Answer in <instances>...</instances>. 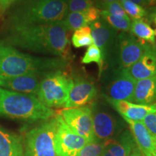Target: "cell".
Here are the masks:
<instances>
[{
  "instance_id": "6da1fadb",
  "label": "cell",
  "mask_w": 156,
  "mask_h": 156,
  "mask_svg": "<svg viewBox=\"0 0 156 156\" xmlns=\"http://www.w3.org/2000/svg\"><path fill=\"white\" fill-rule=\"evenodd\" d=\"M67 32L62 21L47 24L12 25L5 45L67 58L69 52Z\"/></svg>"
},
{
  "instance_id": "4dcf8cb0",
  "label": "cell",
  "mask_w": 156,
  "mask_h": 156,
  "mask_svg": "<svg viewBox=\"0 0 156 156\" xmlns=\"http://www.w3.org/2000/svg\"><path fill=\"white\" fill-rule=\"evenodd\" d=\"M126 1L135 3L136 5L142 6V7H147V6H150V5H153V4H152V2H151V0H126Z\"/></svg>"
},
{
  "instance_id": "7a4b0ae2",
  "label": "cell",
  "mask_w": 156,
  "mask_h": 156,
  "mask_svg": "<svg viewBox=\"0 0 156 156\" xmlns=\"http://www.w3.org/2000/svg\"><path fill=\"white\" fill-rule=\"evenodd\" d=\"M67 64V58L36 57L19 51L12 46L0 44V76L44 77L51 72L65 69Z\"/></svg>"
},
{
  "instance_id": "2e32d148",
  "label": "cell",
  "mask_w": 156,
  "mask_h": 156,
  "mask_svg": "<svg viewBox=\"0 0 156 156\" xmlns=\"http://www.w3.org/2000/svg\"><path fill=\"white\" fill-rule=\"evenodd\" d=\"M104 98L107 102L125 119L142 122L147 114L156 113V103L151 105H140L125 101H113Z\"/></svg>"
},
{
  "instance_id": "603a6c76",
  "label": "cell",
  "mask_w": 156,
  "mask_h": 156,
  "mask_svg": "<svg viewBox=\"0 0 156 156\" xmlns=\"http://www.w3.org/2000/svg\"><path fill=\"white\" fill-rule=\"evenodd\" d=\"M101 11V17L111 27L120 32H129L131 28V20L127 17L113 16L106 11Z\"/></svg>"
},
{
  "instance_id": "ffe728a7",
  "label": "cell",
  "mask_w": 156,
  "mask_h": 156,
  "mask_svg": "<svg viewBox=\"0 0 156 156\" xmlns=\"http://www.w3.org/2000/svg\"><path fill=\"white\" fill-rule=\"evenodd\" d=\"M100 17L101 11L93 6L84 12H69L62 20V23L67 31H75L83 27L88 26L90 24L100 19Z\"/></svg>"
},
{
  "instance_id": "8fae6325",
  "label": "cell",
  "mask_w": 156,
  "mask_h": 156,
  "mask_svg": "<svg viewBox=\"0 0 156 156\" xmlns=\"http://www.w3.org/2000/svg\"><path fill=\"white\" fill-rule=\"evenodd\" d=\"M55 117L57 123L54 138L56 156H77L80 151L88 142L70 129L59 114H56Z\"/></svg>"
},
{
  "instance_id": "cb8c5ba5",
  "label": "cell",
  "mask_w": 156,
  "mask_h": 156,
  "mask_svg": "<svg viewBox=\"0 0 156 156\" xmlns=\"http://www.w3.org/2000/svg\"><path fill=\"white\" fill-rule=\"evenodd\" d=\"M72 43L75 48H81L93 44L91 29L89 25L76 30L72 36Z\"/></svg>"
},
{
  "instance_id": "4fadbf2b",
  "label": "cell",
  "mask_w": 156,
  "mask_h": 156,
  "mask_svg": "<svg viewBox=\"0 0 156 156\" xmlns=\"http://www.w3.org/2000/svg\"><path fill=\"white\" fill-rule=\"evenodd\" d=\"M73 84L70 89L69 98L64 108H78L94 101L98 95L96 85L92 80L83 76L73 77Z\"/></svg>"
},
{
  "instance_id": "1f68e13d",
  "label": "cell",
  "mask_w": 156,
  "mask_h": 156,
  "mask_svg": "<svg viewBox=\"0 0 156 156\" xmlns=\"http://www.w3.org/2000/svg\"><path fill=\"white\" fill-rule=\"evenodd\" d=\"M15 0H0V10L5 11Z\"/></svg>"
},
{
  "instance_id": "9c48e42d",
  "label": "cell",
  "mask_w": 156,
  "mask_h": 156,
  "mask_svg": "<svg viewBox=\"0 0 156 156\" xmlns=\"http://www.w3.org/2000/svg\"><path fill=\"white\" fill-rule=\"evenodd\" d=\"M95 141L106 142L124 130V124L112 112L98 103L90 106Z\"/></svg>"
},
{
  "instance_id": "5bb4252c",
  "label": "cell",
  "mask_w": 156,
  "mask_h": 156,
  "mask_svg": "<svg viewBox=\"0 0 156 156\" xmlns=\"http://www.w3.org/2000/svg\"><path fill=\"white\" fill-rule=\"evenodd\" d=\"M40 77L37 75L0 76V87L13 92L36 96L41 83Z\"/></svg>"
},
{
  "instance_id": "30bf717a",
  "label": "cell",
  "mask_w": 156,
  "mask_h": 156,
  "mask_svg": "<svg viewBox=\"0 0 156 156\" xmlns=\"http://www.w3.org/2000/svg\"><path fill=\"white\" fill-rule=\"evenodd\" d=\"M89 26L91 29L93 44H95L101 52L103 72L112 66L119 31L111 27L102 19L95 21L90 24Z\"/></svg>"
},
{
  "instance_id": "d590c367",
  "label": "cell",
  "mask_w": 156,
  "mask_h": 156,
  "mask_svg": "<svg viewBox=\"0 0 156 156\" xmlns=\"http://www.w3.org/2000/svg\"><path fill=\"white\" fill-rule=\"evenodd\" d=\"M151 2H152V4H153V5H154V4L156 2V0H151Z\"/></svg>"
},
{
  "instance_id": "ba28073f",
  "label": "cell",
  "mask_w": 156,
  "mask_h": 156,
  "mask_svg": "<svg viewBox=\"0 0 156 156\" xmlns=\"http://www.w3.org/2000/svg\"><path fill=\"white\" fill-rule=\"evenodd\" d=\"M147 44L130 33H119L112 66L109 68L129 69L140 59Z\"/></svg>"
},
{
  "instance_id": "ac0fdd59",
  "label": "cell",
  "mask_w": 156,
  "mask_h": 156,
  "mask_svg": "<svg viewBox=\"0 0 156 156\" xmlns=\"http://www.w3.org/2000/svg\"><path fill=\"white\" fill-rule=\"evenodd\" d=\"M129 126L136 145L143 156H153L156 151V138L142 122H134L123 119Z\"/></svg>"
},
{
  "instance_id": "52a82bcc",
  "label": "cell",
  "mask_w": 156,
  "mask_h": 156,
  "mask_svg": "<svg viewBox=\"0 0 156 156\" xmlns=\"http://www.w3.org/2000/svg\"><path fill=\"white\" fill-rule=\"evenodd\" d=\"M99 78L104 87L103 96L113 101L133 102L136 80L127 73L126 69L107 68L102 72Z\"/></svg>"
},
{
  "instance_id": "83f0119b",
  "label": "cell",
  "mask_w": 156,
  "mask_h": 156,
  "mask_svg": "<svg viewBox=\"0 0 156 156\" xmlns=\"http://www.w3.org/2000/svg\"><path fill=\"white\" fill-rule=\"evenodd\" d=\"M106 142L95 141L84 146L77 156H101Z\"/></svg>"
},
{
  "instance_id": "8992f818",
  "label": "cell",
  "mask_w": 156,
  "mask_h": 156,
  "mask_svg": "<svg viewBox=\"0 0 156 156\" xmlns=\"http://www.w3.org/2000/svg\"><path fill=\"white\" fill-rule=\"evenodd\" d=\"M56 127L54 116L27 132L24 139V156H56L54 147Z\"/></svg>"
},
{
  "instance_id": "d6986e66",
  "label": "cell",
  "mask_w": 156,
  "mask_h": 156,
  "mask_svg": "<svg viewBox=\"0 0 156 156\" xmlns=\"http://www.w3.org/2000/svg\"><path fill=\"white\" fill-rule=\"evenodd\" d=\"M0 156H24V139L0 126Z\"/></svg>"
},
{
  "instance_id": "3957f363",
  "label": "cell",
  "mask_w": 156,
  "mask_h": 156,
  "mask_svg": "<svg viewBox=\"0 0 156 156\" xmlns=\"http://www.w3.org/2000/svg\"><path fill=\"white\" fill-rule=\"evenodd\" d=\"M53 109L44 106L35 95L13 92L0 87V116L37 122L54 117Z\"/></svg>"
},
{
  "instance_id": "74e56055",
  "label": "cell",
  "mask_w": 156,
  "mask_h": 156,
  "mask_svg": "<svg viewBox=\"0 0 156 156\" xmlns=\"http://www.w3.org/2000/svg\"><path fill=\"white\" fill-rule=\"evenodd\" d=\"M155 36H156V29H155Z\"/></svg>"
},
{
  "instance_id": "4316f807",
  "label": "cell",
  "mask_w": 156,
  "mask_h": 156,
  "mask_svg": "<svg viewBox=\"0 0 156 156\" xmlns=\"http://www.w3.org/2000/svg\"><path fill=\"white\" fill-rule=\"evenodd\" d=\"M119 2L125 11L126 14L131 17L132 20L142 19L147 15V12L142 6L126 0H119Z\"/></svg>"
},
{
  "instance_id": "8d00e7d4",
  "label": "cell",
  "mask_w": 156,
  "mask_h": 156,
  "mask_svg": "<svg viewBox=\"0 0 156 156\" xmlns=\"http://www.w3.org/2000/svg\"><path fill=\"white\" fill-rule=\"evenodd\" d=\"M153 156H156V151L155 152V153H154V155Z\"/></svg>"
},
{
  "instance_id": "7402d4cb",
  "label": "cell",
  "mask_w": 156,
  "mask_h": 156,
  "mask_svg": "<svg viewBox=\"0 0 156 156\" xmlns=\"http://www.w3.org/2000/svg\"><path fill=\"white\" fill-rule=\"evenodd\" d=\"M131 34L136 38H138L142 41L155 45V30L150 26L145 20H132L130 28Z\"/></svg>"
},
{
  "instance_id": "f546056e",
  "label": "cell",
  "mask_w": 156,
  "mask_h": 156,
  "mask_svg": "<svg viewBox=\"0 0 156 156\" xmlns=\"http://www.w3.org/2000/svg\"><path fill=\"white\" fill-rule=\"evenodd\" d=\"M148 131L156 138V113L147 114L142 121Z\"/></svg>"
},
{
  "instance_id": "f35d334b",
  "label": "cell",
  "mask_w": 156,
  "mask_h": 156,
  "mask_svg": "<svg viewBox=\"0 0 156 156\" xmlns=\"http://www.w3.org/2000/svg\"><path fill=\"white\" fill-rule=\"evenodd\" d=\"M0 12H1V10H0Z\"/></svg>"
},
{
  "instance_id": "44dd1931",
  "label": "cell",
  "mask_w": 156,
  "mask_h": 156,
  "mask_svg": "<svg viewBox=\"0 0 156 156\" xmlns=\"http://www.w3.org/2000/svg\"><path fill=\"white\" fill-rule=\"evenodd\" d=\"M133 102L140 105H151L156 103V75L136 80Z\"/></svg>"
},
{
  "instance_id": "9a60e30c",
  "label": "cell",
  "mask_w": 156,
  "mask_h": 156,
  "mask_svg": "<svg viewBox=\"0 0 156 156\" xmlns=\"http://www.w3.org/2000/svg\"><path fill=\"white\" fill-rule=\"evenodd\" d=\"M126 71L136 80L156 75V46L147 44L140 59Z\"/></svg>"
},
{
  "instance_id": "7c38bea8",
  "label": "cell",
  "mask_w": 156,
  "mask_h": 156,
  "mask_svg": "<svg viewBox=\"0 0 156 156\" xmlns=\"http://www.w3.org/2000/svg\"><path fill=\"white\" fill-rule=\"evenodd\" d=\"M58 114L70 129L85 138L88 143L95 141L90 106L64 108Z\"/></svg>"
},
{
  "instance_id": "277c9868",
  "label": "cell",
  "mask_w": 156,
  "mask_h": 156,
  "mask_svg": "<svg viewBox=\"0 0 156 156\" xmlns=\"http://www.w3.org/2000/svg\"><path fill=\"white\" fill-rule=\"evenodd\" d=\"M68 13V0H34L15 12L12 25L47 24L63 20Z\"/></svg>"
},
{
  "instance_id": "d6a6232c",
  "label": "cell",
  "mask_w": 156,
  "mask_h": 156,
  "mask_svg": "<svg viewBox=\"0 0 156 156\" xmlns=\"http://www.w3.org/2000/svg\"><path fill=\"white\" fill-rule=\"evenodd\" d=\"M148 17H149L150 20L151 22L155 23L156 25V7L151 9L149 14H148Z\"/></svg>"
},
{
  "instance_id": "f1b7e54d",
  "label": "cell",
  "mask_w": 156,
  "mask_h": 156,
  "mask_svg": "<svg viewBox=\"0 0 156 156\" xmlns=\"http://www.w3.org/2000/svg\"><path fill=\"white\" fill-rule=\"evenodd\" d=\"M93 6V0H68V10L72 12L86 11Z\"/></svg>"
},
{
  "instance_id": "d4e9b609",
  "label": "cell",
  "mask_w": 156,
  "mask_h": 156,
  "mask_svg": "<svg viewBox=\"0 0 156 156\" xmlns=\"http://www.w3.org/2000/svg\"><path fill=\"white\" fill-rule=\"evenodd\" d=\"M95 7L99 10L106 11L113 16L119 17H127L125 11L123 9L119 2H102L96 1L94 3Z\"/></svg>"
},
{
  "instance_id": "e0dca14e",
  "label": "cell",
  "mask_w": 156,
  "mask_h": 156,
  "mask_svg": "<svg viewBox=\"0 0 156 156\" xmlns=\"http://www.w3.org/2000/svg\"><path fill=\"white\" fill-rule=\"evenodd\" d=\"M136 147L131 131L124 129L116 137L106 141L101 156H130Z\"/></svg>"
},
{
  "instance_id": "836d02e7",
  "label": "cell",
  "mask_w": 156,
  "mask_h": 156,
  "mask_svg": "<svg viewBox=\"0 0 156 156\" xmlns=\"http://www.w3.org/2000/svg\"><path fill=\"white\" fill-rule=\"evenodd\" d=\"M130 156H143L141 153V151H140V149L138 148V147H136L134 151L132 152V153L130 155Z\"/></svg>"
},
{
  "instance_id": "5b68a950",
  "label": "cell",
  "mask_w": 156,
  "mask_h": 156,
  "mask_svg": "<svg viewBox=\"0 0 156 156\" xmlns=\"http://www.w3.org/2000/svg\"><path fill=\"white\" fill-rule=\"evenodd\" d=\"M73 84V77L64 69L51 72L41 80L36 97L48 108H64Z\"/></svg>"
},
{
  "instance_id": "484cf974",
  "label": "cell",
  "mask_w": 156,
  "mask_h": 156,
  "mask_svg": "<svg viewBox=\"0 0 156 156\" xmlns=\"http://www.w3.org/2000/svg\"><path fill=\"white\" fill-rule=\"evenodd\" d=\"M81 62L84 64H89L91 63L97 64L99 69V76H100L101 73H102L103 64L101 52L100 49L95 44L90 45L87 48L83 57L82 58Z\"/></svg>"
},
{
  "instance_id": "e575fe53",
  "label": "cell",
  "mask_w": 156,
  "mask_h": 156,
  "mask_svg": "<svg viewBox=\"0 0 156 156\" xmlns=\"http://www.w3.org/2000/svg\"><path fill=\"white\" fill-rule=\"evenodd\" d=\"M97 1H102V2H119V0H97Z\"/></svg>"
}]
</instances>
